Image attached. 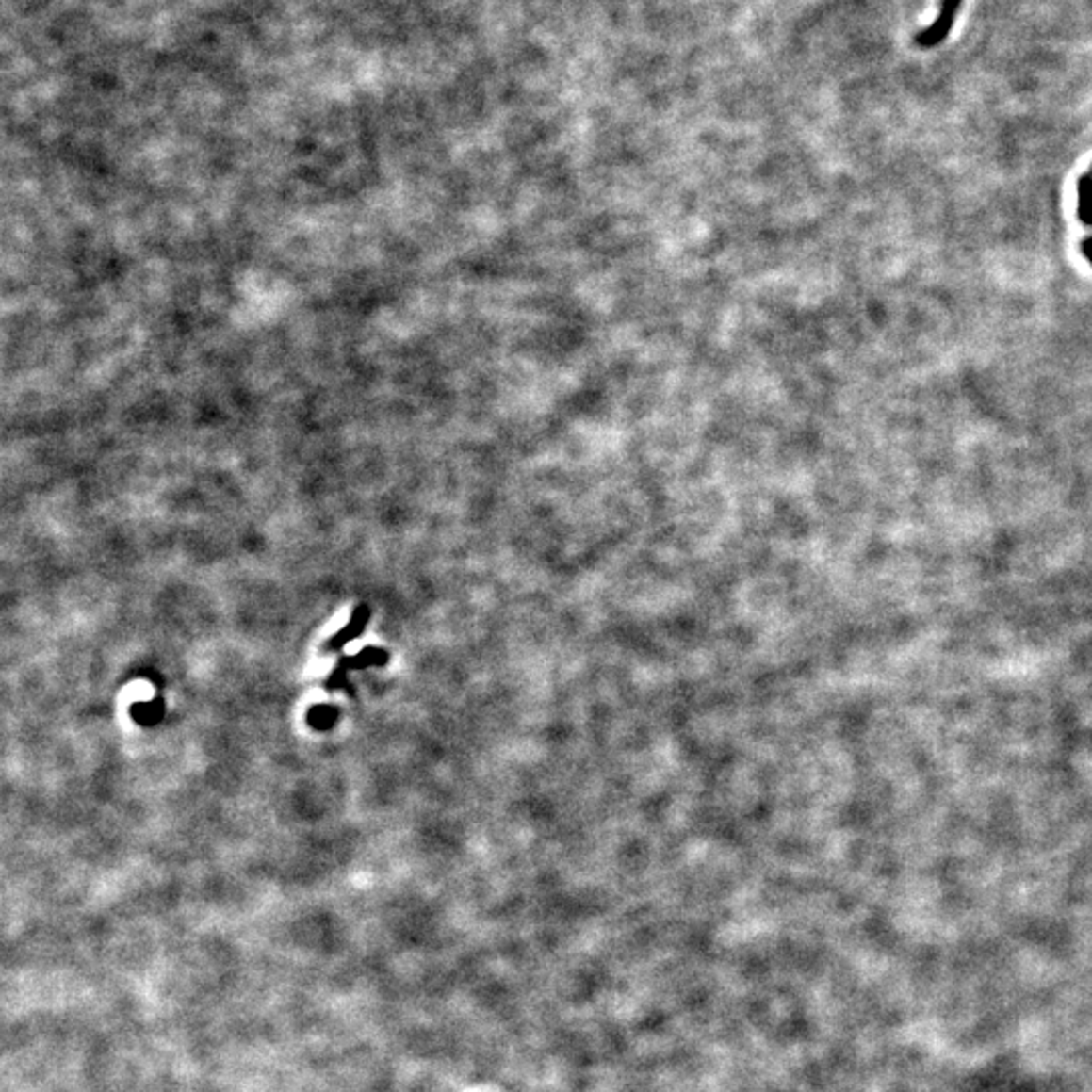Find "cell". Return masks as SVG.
I'll return each mask as SVG.
<instances>
[{
  "mask_svg": "<svg viewBox=\"0 0 1092 1092\" xmlns=\"http://www.w3.org/2000/svg\"><path fill=\"white\" fill-rule=\"evenodd\" d=\"M1083 252H1084V255L1088 257V261L1092 264V237L1083 243Z\"/></svg>",
  "mask_w": 1092,
  "mask_h": 1092,
  "instance_id": "4",
  "label": "cell"
},
{
  "mask_svg": "<svg viewBox=\"0 0 1092 1092\" xmlns=\"http://www.w3.org/2000/svg\"><path fill=\"white\" fill-rule=\"evenodd\" d=\"M961 5L963 0H941V8H938L937 19L933 21V24L927 26V29L915 35V45L921 49H933L941 45L949 37L953 24H955Z\"/></svg>",
  "mask_w": 1092,
  "mask_h": 1092,
  "instance_id": "1",
  "label": "cell"
},
{
  "mask_svg": "<svg viewBox=\"0 0 1092 1092\" xmlns=\"http://www.w3.org/2000/svg\"><path fill=\"white\" fill-rule=\"evenodd\" d=\"M1078 217L1092 227V174L1083 176L1078 183Z\"/></svg>",
  "mask_w": 1092,
  "mask_h": 1092,
  "instance_id": "3",
  "label": "cell"
},
{
  "mask_svg": "<svg viewBox=\"0 0 1092 1092\" xmlns=\"http://www.w3.org/2000/svg\"><path fill=\"white\" fill-rule=\"evenodd\" d=\"M367 619H368V610H367V607H358V610L352 615V619H350V624L347 627H344L340 633H336L334 638H332V642L328 644V649H338L344 644H349L350 640H354L356 635L365 629Z\"/></svg>",
  "mask_w": 1092,
  "mask_h": 1092,
  "instance_id": "2",
  "label": "cell"
}]
</instances>
